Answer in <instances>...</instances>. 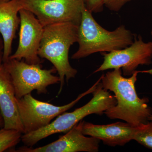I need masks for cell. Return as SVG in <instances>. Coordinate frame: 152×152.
<instances>
[{"label":"cell","instance_id":"6da1fadb","mask_svg":"<svg viewBox=\"0 0 152 152\" xmlns=\"http://www.w3.org/2000/svg\"><path fill=\"white\" fill-rule=\"evenodd\" d=\"M152 74V69L137 71L129 78L122 75L121 69H114L101 76L103 88L115 94V105L108 109L104 114L111 119H120L137 126L149 121L152 109L148 105L149 99H141L136 92L135 83L138 74Z\"/></svg>","mask_w":152,"mask_h":152},{"label":"cell","instance_id":"7a4b0ae2","mask_svg":"<svg viewBox=\"0 0 152 152\" xmlns=\"http://www.w3.org/2000/svg\"><path fill=\"white\" fill-rule=\"evenodd\" d=\"M135 35L124 25L113 31L104 28L95 20L92 13L84 7L79 26V48L72 59L83 58L97 53H103L125 48L133 43Z\"/></svg>","mask_w":152,"mask_h":152},{"label":"cell","instance_id":"3957f363","mask_svg":"<svg viewBox=\"0 0 152 152\" xmlns=\"http://www.w3.org/2000/svg\"><path fill=\"white\" fill-rule=\"evenodd\" d=\"M78 29V26L71 23L44 27L38 55L41 58L50 61L58 72L60 84L58 94L63 89L65 79L68 83L77 73L70 64L69 53L70 47L77 42Z\"/></svg>","mask_w":152,"mask_h":152},{"label":"cell","instance_id":"277c9868","mask_svg":"<svg viewBox=\"0 0 152 152\" xmlns=\"http://www.w3.org/2000/svg\"><path fill=\"white\" fill-rule=\"evenodd\" d=\"M93 97L86 105L70 113H64L48 126L37 130L24 134L21 141L26 146L32 147L38 142L57 133L67 132L84 118L91 114L102 115L108 109L115 105L114 96L103 88L101 81L94 91Z\"/></svg>","mask_w":152,"mask_h":152},{"label":"cell","instance_id":"5b68a950","mask_svg":"<svg viewBox=\"0 0 152 152\" xmlns=\"http://www.w3.org/2000/svg\"><path fill=\"white\" fill-rule=\"evenodd\" d=\"M3 65L10 76L17 99L35 90L39 94H46L49 86L60 83L59 76L53 75L57 72L54 67L43 69L41 64H29L10 58Z\"/></svg>","mask_w":152,"mask_h":152},{"label":"cell","instance_id":"8992f818","mask_svg":"<svg viewBox=\"0 0 152 152\" xmlns=\"http://www.w3.org/2000/svg\"><path fill=\"white\" fill-rule=\"evenodd\" d=\"M100 81L99 78L88 90L79 95L72 102L64 105L55 106L38 100L33 97L31 94L26 95L21 99H17L25 134L37 130L48 126L52 120L72 108L83 97L94 92Z\"/></svg>","mask_w":152,"mask_h":152},{"label":"cell","instance_id":"52a82bcc","mask_svg":"<svg viewBox=\"0 0 152 152\" xmlns=\"http://www.w3.org/2000/svg\"><path fill=\"white\" fill-rule=\"evenodd\" d=\"M85 7L83 0H25L23 9L31 12L44 27L62 23L79 26Z\"/></svg>","mask_w":152,"mask_h":152},{"label":"cell","instance_id":"ba28073f","mask_svg":"<svg viewBox=\"0 0 152 152\" xmlns=\"http://www.w3.org/2000/svg\"><path fill=\"white\" fill-rule=\"evenodd\" d=\"M102 64L94 73L108 69H122L123 75L131 76L140 65L152 64V41L145 42L141 36L135 37L132 45L125 48L103 53Z\"/></svg>","mask_w":152,"mask_h":152},{"label":"cell","instance_id":"9c48e42d","mask_svg":"<svg viewBox=\"0 0 152 152\" xmlns=\"http://www.w3.org/2000/svg\"><path fill=\"white\" fill-rule=\"evenodd\" d=\"M19 14L20 30L18 46L9 58L24 59L28 64H41L42 61L38 55V51L44 27L31 12L23 9L20 11Z\"/></svg>","mask_w":152,"mask_h":152},{"label":"cell","instance_id":"30bf717a","mask_svg":"<svg viewBox=\"0 0 152 152\" xmlns=\"http://www.w3.org/2000/svg\"><path fill=\"white\" fill-rule=\"evenodd\" d=\"M85 121H81L57 140L39 148L22 147L19 152H97L100 140L93 137H86L83 132Z\"/></svg>","mask_w":152,"mask_h":152},{"label":"cell","instance_id":"8fae6325","mask_svg":"<svg viewBox=\"0 0 152 152\" xmlns=\"http://www.w3.org/2000/svg\"><path fill=\"white\" fill-rule=\"evenodd\" d=\"M0 111L4 119V128L18 130L25 134L13 84L3 64L0 68Z\"/></svg>","mask_w":152,"mask_h":152},{"label":"cell","instance_id":"7c38bea8","mask_svg":"<svg viewBox=\"0 0 152 152\" xmlns=\"http://www.w3.org/2000/svg\"><path fill=\"white\" fill-rule=\"evenodd\" d=\"M136 127L127 122L99 125L84 121L83 132L85 135L99 139L105 145L115 147L124 145L132 140Z\"/></svg>","mask_w":152,"mask_h":152},{"label":"cell","instance_id":"4fadbf2b","mask_svg":"<svg viewBox=\"0 0 152 152\" xmlns=\"http://www.w3.org/2000/svg\"><path fill=\"white\" fill-rule=\"evenodd\" d=\"M25 0H9L0 3V34L4 42L3 63L11 56L12 45L20 24L19 12Z\"/></svg>","mask_w":152,"mask_h":152},{"label":"cell","instance_id":"5bb4252c","mask_svg":"<svg viewBox=\"0 0 152 152\" xmlns=\"http://www.w3.org/2000/svg\"><path fill=\"white\" fill-rule=\"evenodd\" d=\"M20 131L3 128L0 130V152L15 147L21 140Z\"/></svg>","mask_w":152,"mask_h":152},{"label":"cell","instance_id":"9a60e30c","mask_svg":"<svg viewBox=\"0 0 152 152\" xmlns=\"http://www.w3.org/2000/svg\"><path fill=\"white\" fill-rule=\"evenodd\" d=\"M133 140L152 150V122L149 121L137 126Z\"/></svg>","mask_w":152,"mask_h":152},{"label":"cell","instance_id":"2e32d148","mask_svg":"<svg viewBox=\"0 0 152 152\" xmlns=\"http://www.w3.org/2000/svg\"><path fill=\"white\" fill-rule=\"evenodd\" d=\"M85 7L92 13H99L103 10L104 0H83Z\"/></svg>","mask_w":152,"mask_h":152},{"label":"cell","instance_id":"e0dca14e","mask_svg":"<svg viewBox=\"0 0 152 152\" xmlns=\"http://www.w3.org/2000/svg\"><path fill=\"white\" fill-rule=\"evenodd\" d=\"M131 1L132 0H104V5L110 10L118 12Z\"/></svg>","mask_w":152,"mask_h":152},{"label":"cell","instance_id":"ac0fdd59","mask_svg":"<svg viewBox=\"0 0 152 152\" xmlns=\"http://www.w3.org/2000/svg\"><path fill=\"white\" fill-rule=\"evenodd\" d=\"M4 42L1 35L0 34V68L2 66L3 64V52H4Z\"/></svg>","mask_w":152,"mask_h":152},{"label":"cell","instance_id":"d6986e66","mask_svg":"<svg viewBox=\"0 0 152 152\" xmlns=\"http://www.w3.org/2000/svg\"><path fill=\"white\" fill-rule=\"evenodd\" d=\"M3 124L4 125V119L2 116L1 114L0 113V127L1 126V125Z\"/></svg>","mask_w":152,"mask_h":152},{"label":"cell","instance_id":"ffe728a7","mask_svg":"<svg viewBox=\"0 0 152 152\" xmlns=\"http://www.w3.org/2000/svg\"><path fill=\"white\" fill-rule=\"evenodd\" d=\"M148 120L149 121H151L152 122V115L151 116L149 117Z\"/></svg>","mask_w":152,"mask_h":152},{"label":"cell","instance_id":"44dd1931","mask_svg":"<svg viewBox=\"0 0 152 152\" xmlns=\"http://www.w3.org/2000/svg\"><path fill=\"white\" fill-rule=\"evenodd\" d=\"M9 0H0V3L3 2L7 1H8Z\"/></svg>","mask_w":152,"mask_h":152},{"label":"cell","instance_id":"7402d4cb","mask_svg":"<svg viewBox=\"0 0 152 152\" xmlns=\"http://www.w3.org/2000/svg\"><path fill=\"white\" fill-rule=\"evenodd\" d=\"M151 35L152 36V30L151 31Z\"/></svg>","mask_w":152,"mask_h":152}]
</instances>
